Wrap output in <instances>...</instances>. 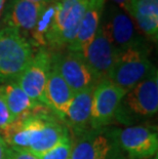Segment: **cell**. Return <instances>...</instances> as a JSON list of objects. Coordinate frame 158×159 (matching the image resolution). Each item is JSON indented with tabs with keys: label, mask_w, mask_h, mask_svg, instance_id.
<instances>
[{
	"label": "cell",
	"mask_w": 158,
	"mask_h": 159,
	"mask_svg": "<svg viewBox=\"0 0 158 159\" xmlns=\"http://www.w3.org/2000/svg\"><path fill=\"white\" fill-rule=\"evenodd\" d=\"M52 63L74 93L97 85V77L80 52L69 50L66 55L52 57Z\"/></svg>",
	"instance_id": "cell-6"
},
{
	"label": "cell",
	"mask_w": 158,
	"mask_h": 159,
	"mask_svg": "<svg viewBox=\"0 0 158 159\" xmlns=\"http://www.w3.org/2000/svg\"><path fill=\"white\" fill-rule=\"evenodd\" d=\"M3 3H4V0H0V13H1V11H2Z\"/></svg>",
	"instance_id": "cell-26"
},
{
	"label": "cell",
	"mask_w": 158,
	"mask_h": 159,
	"mask_svg": "<svg viewBox=\"0 0 158 159\" xmlns=\"http://www.w3.org/2000/svg\"><path fill=\"white\" fill-rule=\"evenodd\" d=\"M67 137H68V134H67L65 127H63L62 125L55 122V121L48 119L40 141L29 152L33 154L43 153V152L55 147L63 139Z\"/></svg>",
	"instance_id": "cell-18"
},
{
	"label": "cell",
	"mask_w": 158,
	"mask_h": 159,
	"mask_svg": "<svg viewBox=\"0 0 158 159\" xmlns=\"http://www.w3.org/2000/svg\"><path fill=\"white\" fill-rule=\"evenodd\" d=\"M119 144L133 159H147L156 156L158 136L145 126H130L119 133Z\"/></svg>",
	"instance_id": "cell-11"
},
{
	"label": "cell",
	"mask_w": 158,
	"mask_h": 159,
	"mask_svg": "<svg viewBox=\"0 0 158 159\" xmlns=\"http://www.w3.org/2000/svg\"><path fill=\"white\" fill-rule=\"evenodd\" d=\"M29 41L19 30L6 27L0 30V81H13L33 59Z\"/></svg>",
	"instance_id": "cell-1"
},
{
	"label": "cell",
	"mask_w": 158,
	"mask_h": 159,
	"mask_svg": "<svg viewBox=\"0 0 158 159\" xmlns=\"http://www.w3.org/2000/svg\"><path fill=\"white\" fill-rule=\"evenodd\" d=\"M13 121L15 120H13L11 114L9 112L7 104H6L2 86H0V130H3Z\"/></svg>",
	"instance_id": "cell-21"
},
{
	"label": "cell",
	"mask_w": 158,
	"mask_h": 159,
	"mask_svg": "<svg viewBox=\"0 0 158 159\" xmlns=\"http://www.w3.org/2000/svg\"><path fill=\"white\" fill-rule=\"evenodd\" d=\"M87 4L88 0H60L55 21L45 38V44L52 47L68 46L78 32Z\"/></svg>",
	"instance_id": "cell-3"
},
{
	"label": "cell",
	"mask_w": 158,
	"mask_h": 159,
	"mask_svg": "<svg viewBox=\"0 0 158 159\" xmlns=\"http://www.w3.org/2000/svg\"><path fill=\"white\" fill-rule=\"evenodd\" d=\"M8 159H38L33 153L25 149L8 148Z\"/></svg>",
	"instance_id": "cell-22"
},
{
	"label": "cell",
	"mask_w": 158,
	"mask_h": 159,
	"mask_svg": "<svg viewBox=\"0 0 158 159\" xmlns=\"http://www.w3.org/2000/svg\"><path fill=\"white\" fill-rule=\"evenodd\" d=\"M106 0H88V4L80 22L78 32L73 41L67 46L70 52H80L89 44L101 25Z\"/></svg>",
	"instance_id": "cell-12"
},
{
	"label": "cell",
	"mask_w": 158,
	"mask_h": 159,
	"mask_svg": "<svg viewBox=\"0 0 158 159\" xmlns=\"http://www.w3.org/2000/svg\"><path fill=\"white\" fill-rule=\"evenodd\" d=\"M44 5L27 0H11L6 11L5 21L8 27L19 31H33Z\"/></svg>",
	"instance_id": "cell-14"
},
{
	"label": "cell",
	"mask_w": 158,
	"mask_h": 159,
	"mask_svg": "<svg viewBox=\"0 0 158 159\" xmlns=\"http://www.w3.org/2000/svg\"><path fill=\"white\" fill-rule=\"evenodd\" d=\"M3 93L13 120L21 119L31 115V112L40 104L34 102L18 85L16 80L8 81L2 86Z\"/></svg>",
	"instance_id": "cell-16"
},
{
	"label": "cell",
	"mask_w": 158,
	"mask_h": 159,
	"mask_svg": "<svg viewBox=\"0 0 158 159\" xmlns=\"http://www.w3.org/2000/svg\"><path fill=\"white\" fill-rule=\"evenodd\" d=\"M74 94L75 93L52 63L44 93L45 105L55 110L60 116L65 117Z\"/></svg>",
	"instance_id": "cell-13"
},
{
	"label": "cell",
	"mask_w": 158,
	"mask_h": 159,
	"mask_svg": "<svg viewBox=\"0 0 158 159\" xmlns=\"http://www.w3.org/2000/svg\"><path fill=\"white\" fill-rule=\"evenodd\" d=\"M47 120V118L31 115L16 119L1 130L4 134L2 138L11 148L30 151L40 141Z\"/></svg>",
	"instance_id": "cell-10"
},
{
	"label": "cell",
	"mask_w": 158,
	"mask_h": 159,
	"mask_svg": "<svg viewBox=\"0 0 158 159\" xmlns=\"http://www.w3.org/2000/svg\"><path fill=\"white\" fill-rule=\"evenodd\" d=\"M103 25L111 42L118 52L147 46L145 38L138 32L132 20L116 6H110L107 22Z\"/></svg>",
	"instance_id": "cell-7"
},
{
	"label": "cell",
	"mask_w": 158,
	"mask_h": 159,
	"mask_svg": "<svg viewBox=\"0 0 158 159\" xmlns=\"http://www.w3.org/2000/svg\"><path fill=\"white\" fill-rule=\"evenodd\" d=\"M127 91L109 79H102L93 89L90 125L93 128L108 124L116 116Z\"/></svg>",
	"instance_id": "cell-4"
},
{
	"label": "cell",
	"mask_w": 158,
	"mask_h": 159,
	"mask_svg": "<svg viewBox=\"0 0 158 159\" xmlns=\"http://www.w3.org/2000/svg\"><path fill=\"white\" fill-rule=\"evenodd\" d=\"M52 65V57L45 50L37 52L16 78V83L37 104L45 105V86Z\"/></svg>",
	"instance_id": "cell-8"
},
{
	"label": "cell",
	"mask_w": 158,
	"mask_h": 159,
	"mask_svg": "<svg viewBox=\"0 0 158 159\" xmlns=\"http://www.w3.org/2000/svg\"><path fill=\"white\" fill-rule=\"evenodd\" d=\"M93 89L95 86L74 94L66 112L65 117L77 130H83L87 125L90 124Z\"/></svg>",
	"instance_id": "cell-15"
},
{
	"label": "cell",
	"mask_w": 158,
	"mask_h": 159,
	"mask_svg": "<svg viewBox=\"0 0 158 159\" xmlns=\"http://www.w3.org/2000/svg\"><path fill=\"white\" fill-rule=\"evenodd\" d=\"M0 159H8V147L2 136H0Z\"/></svg>",
	"instance_id": "cell-23"
},
{
	"label": "cell",
	"mask_w": 158,
	"mask_h": 159,
	"mask_svg": "<svg viewBox=\"0 0 158 159\" xmlns=\"http://www.w3.org/2000/svg\"><path fill=\"white\" fill-rule=\"evenodd\" d=\"M27 1H31V2H35V3H40V4H46V3L52 2L55 0H27Z\"/></svg>",
	"instance_id": "cell-25"
},
{
	"label": "cell",
	"mask_w": 158,
	"mask_h": 159,
	"mask_svg": "<svg viewBox=\"0 0 158 159\" xmlns=\"http://www.w3.org/2000/svg\"><path fill=\"white\" fill-rule=\"evenodd\" d=\"M129 12L137 19H158V0H129Z\"/></svg>",
	"instance_id": "cell-19"
},
{
	"label": "cell",
	"mask_w": 158,
	"mask_h": 159,
	"mask_svg": "<svg viewBox=\"0 0 158 159\" xmlns=\"http://www.w3.org/2000/svg\"><path fill=\"white\" fill-rule=\"evenodd\" d=\"M153 68L148 57L147 46L127 48L118 52L107 79L129 91L145 78Z\"/></svg>",
	"instance_id": "cell-2"
},
{
	"label": "cell",
	"mask_w": 158,
	"mask_h": 159,
	"mask_svg": "<svg viewBox=\"0 0 158 159\" xmlns=\"http://www.w3.org/2000/svg\"><path fill=\"white\" fill-rule=\"evenodd\" d=\"M69 159H70V158H69Z\"/></svg>",
	"instance_id": "cell-28"
},
{
	"label": "cell",
	"mask_w": 158,
	"mask_h": 159,
	"mask_svg": "<svg viewBox=\"0 0 158 159\" xmlns=\"http://www.w3.org/2000/svg\"><path fill=\"white\" fill-rule=\"evenodd\" d=\"M122 102L125 103L130 112L140 116H152L158 111V73L154 68L129 90Z\"/></svg>",
	"instance_id": "cell-9"
},
{
	"label": "cell",
	"mask_w": 158,
	"mask_h": 159,
	"mask_svg": "<svg viewBox=\"0 0 158 159\" xmlns=\"http://www.w3.org/2000/svg\"><path fill=\"white\" fill-rule=\"evenodd\" d=\"M109 152L110 143L105 136L89 134L77 142L70 159H108Z\"/></svg>",
	"instance_id": "cell-17"
},
{
	"label": "cell",
	"mask_w": 158,
	"mask_h": 159,
	"mask_svg": "<svg viewBox=\"0 0 158 159\" xmlns=\"http://www.w3.org/2000/svg\"><path fill=\"white\" fill-rule=\"evenodd\" d=\"M111 1L115 2L116 4H118L120 7H122L124 11H129V0H111Z\"/></svg>",
	"instance_id": "cell-24"
},
{
	"label": "cell",
	"mask_w": 158,
	"mask_h": 159,
	"mask_svg": "<svg viewBox=\"0 0 158 159\" xmlns=\"http://www.w3.org/2000/svg\"><path fill=\"white\" fill-rule=\"evenodd\" d=\"M154 159H157V157H156V156H155V158H154Z\"/></svg>",
	"instance_id": "cell-27"
},
{
	"label": "cell",
	"mask_w": 158,
	"mask_h": 159,
	"mask_svg": "<svg viewBox=\"0 0 158 159\" xmlns=\"http://www.w3.org/2000/svg\"><path fill=\"white\" fill-rule=\"evenodd\" d=\"M71 150V142L69 140V137H67L49 150L34 155L38 159H69Z\"/></svg>",
	"instance_id": "cell-20"
},
{
	"label": "cell",
	"mask_w": 158,
	"mask_h": 159,
	"mask_svg": "<svg viewBox=\"0 0 158 159\" xmlns=\"http://www.w3.org/2000/svg\"><path fill=\"white\" fill-rule=\"evenodd\" d=\"M118 52V49L107 35L103 23H101L95 37L81 55L97 79L102 80L107 78Z\"/></svg>",
	"instance_id": "cell-5"
}]
</instances>
